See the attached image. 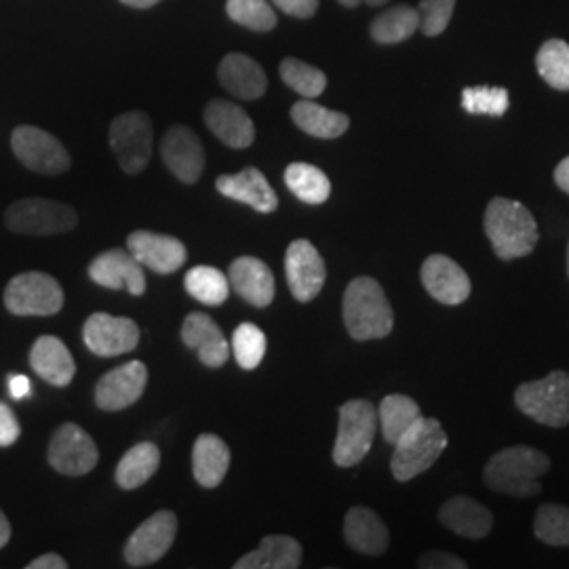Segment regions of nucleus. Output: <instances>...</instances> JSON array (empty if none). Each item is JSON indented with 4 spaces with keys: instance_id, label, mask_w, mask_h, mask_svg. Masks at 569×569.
<instances>
[{
    "instance_id": "37998d69",
    "label": "nucleus",
    "mask_w": 569,
    "mask_h": 569,
    "mask_svg": "<svg viewBox=\"0 0 569 569\" xmlns=\"http://www.w3.org/2000/svg\"><path fill=\"white\" fill-rule=\"evenodd\" d=\"M418 568L425 569H467V561L446 550H428L418 559Z\"/></svg>"
},
{
    "instance_id": "6e6552de",
    "label": "nucleus",
    "mask_w": 569,
    "mask_h": 569,
    "mask_svg": "<svg viewBox=\"0 0 569 569\" xmlns=\"http://www.w3.org/2000/svg\"><path fill=\"white\" fill-rule=\"evenodd\" d=\"M7 228L18 234H63L74 230L79 224V216L70 204L49 199H23L11 204L4 213Z\"/></svg>"
},
{
    "instance_id": "bb28decb",
    "label": "nucleus",
    "mask_w": 569,
    "mask_h": 569,
    "mask_svg": "<svg viewBox=\"0 0 569 569\" xmlns=\"http://www.w3.org/2000/svg\"><path fill=\"white\" fill-rule=\"evenodd\" d=\"M439 521L449 531L468 538V540L486 538L493 526L491 512L468 496L449 498L448 502L439 510Z\"/></svg>"
},
{
    "instance_id": "7ed1b4c3",
    "label": "nucleus",
    "mask_w": 569,
    "mask_h": 569,
    "mask_svg": "<svg viewBox=\"0 0 569 569\" xmlns=\"http://www.w3.org/2000/svg\"><path fill=\"white\" fill-rule=\"evenodd\" d=\"M549 456L540 449L517 446L491 456L483 468V481L489 489L515 498H531L542 491L540 477L549 472Z\"/></svg>"
},
{
    "instance_id": "a19ab883",
    "label": "nucleus",
    "mask_w": 569,
    "mask_h": 569,
    "mask_svg": "<svg viewBox=\"0 0 569 569\" xmlns=\"http://www.w3.org/2000/svg\"><path fill=\"white\" fill-rule=\"evenodd\" d=\"M462 108L468 114L502 117L509 110V91L502 87H467L462 91Z\"/></svg>"
},
{
    "instance_id": "de8ad7c7",
    "label": "nucleus",
    "mask_w": 569,
    "mask_h": 569,
    "mask_svg": "<svg viewBox=\"0 0 569 569\" xmlns=\"http://www.w3.org/2000/svg\"><path fill=\"white\" fill-rule=\"evenodd\" d=\"M30 390H32V385H30V380H28L26 376L16 373V376L9 378V392H11V397H13L16 401H21V399L30 397Z\"/></svg>"
},
{
    "instance_id": "a18cd8bd",
    "label": "nucleus",
    "mask_w": 569,
    "mask_h": 569,
    "mask_svg": "<svg viewBox=\"0 0 569 569\" xmlns=\"http://www.w3.org/2000/svg\"><path fill=\"white\" fill-rule=\"evenodd\" d=\"M283 13L298 18V20H308L317 13L319 0H272Z\"/></svg>"
},
{
    "instance_id": "79ce46f5",
    "label": "nucleus",
    "mask_w": 569,
    "mask_h": 569,
    "mask_svg": "<svg viewBox=\"0 0 569 569\" xmlns=\"http://www.w3.org/2000/svg\"><path fill=\"white\" fill-rule=\"evenodd\" d=\"M456 0H420V30L427 37H439L448 28Z\"/></svg>"
},
{
    "instance_id": "72a5a7b5",
    "label": "nucleus",
    "mask_w": 569,
    "mask_h": 569,
    "mask_svg": "<svg viewBox=\"0 0 569 569\" xmlns=\"http://www.w3.org/2000/svg\"><path fill=\"white\" fill-rule=\"evenodd\" d=\"M420 28V13L409 4H399L378 16L371 23V39L380 44L407 41Z\"/></svg>"
},
{
    "instance_id": "7c9ffc66",
    "label": "nucleus",
    "mask_w": 569,
    "mask_h": 569,
    "mask_svg": "<svg viewBox=\"0 0 569 569\" xmlns=\"http://www.w3.org/2000/svg\"><path fill=\"white\" fill-rule=\"evenodd\" d=\"M159 467H161V449L150 441H143L122 456L114 472V479L119 488L131 491L148 483Z\"/></svg>"
},
{
    "instance_id": "473e14b6",
    "label": "nucleus",
    "mask_w": 569,
    "mask_h": 569,
    "mask_svg": "<svg viewBox=\"0 0 569 569\" xmlns=\"http://www.w3.org/2000/svg\"><path fill=\"white\" fill-rule=\"evenodd\" d=\"M284 183L306 204H323L331 197L329 178L315 164H289L284 169Z\"/></svg>"
},
{
    "instance_id": "1a4fd4ad",
    "label": "nucleus",
    "mask_w": 569,
    "mask_h": 569,
    "mask_svg": "<svg viewBox=\"0 0 569 569\" xmlns=\"http://www.w3.org/2000/svg\"><path fill=\"white\" fill-rule=\"evenodd\" d=\"M4 306L18 317H51L63 308V289L51 274L21 272L7 284Z\"/></svg>"
},
{
    "instance_id": "58836bf2",
    "label": "nucleus",
    "mask_w": 569,
    "mask_h": 569,
    "mask_svg": "<svg viewBox=\"0 0 569 569\" xmlns=\"http://www.w3.org/2000/svg\"><path fill=\"white\" fill-rule=\"evenodd\" d=\"M228 18L253 32H268L277 26V13L268 0H228Z\"/></svg>"
},
{
    "instance_id": "ddd939ff",
    "label": "nucleus",
    "mask_w": 569,
    "mask_h": 569,
    "mask_svg": "<svg viewBox=\"0 0 569 569\" xmlns=\"http://www.w3.org/2000/svg\"><path fill=\"white\" fill-rule=\"evenodd\" d=\"M140 327L133 319L93 312L82 326L84 346L98 357H119L138 348Z\"/></svg>"
},
{
    "instance_id": "8fccbe9b",
    "label": "nucleus",
    "mask_w": 569,
    "mask_h": 569,
    "mask_svg": "<svg viewBox=\"0 0 569 569\" xmlns=\"http://www.w3.org/2000/svg\"><path fill=\"white\" fill-rule=\"evenodd\" d=\"M9 540H11V523H9V519L4 517V512L0 510V549H2L4 545H9Z\"/></svg>"
},
{
    "instance_id": "f704fd0d",
    "label": "nucleus",
    "mask_w": 569,
    "mask_h": 569,
    "mask_svg": "<svg viewBox=\"0 0 569 569\" xmlns=\"http://www.w3.org/2000/svg\"><path fill=\"white\" fill-rule=\"evenodd\" d=\"M186 291L204 306H222L230 296V281L222 270L213 266H194L188 270Z\"/></svg>"
},
{
    "instance_id": "ea45409f",
    "label": "nucleus",
    "mask_w": 569,
    "mask_h": 569,
    "mask_svg": "<svg viewBox=\"0 0 569 569\" xmlns=\"http://www.w3.org/2000/svg\"><path fill=\"white\" fill-rule=\"evenodd\" d=\"M232 352L237 363L251 371L262 363L266 355V333L253 323H241L232 333Z\"/></svg>"
},
{
    "instance_id": "e433bc0d",
    "label": "nucleus",
    "mask_w": 569,
    "mask_h": 569,
    "mask_svg": "<svg viewBox=\"0 0 569 569\" xmlns=\"http://www.w3.org/2000/svg\"><path fill=\"white\" fill-rule=\"evenodd\" d=\"M281 79L289 89L300 93L305 100L319 98L327 87V77L315 66L296 58L281 61Z\"/></svg>"
},
{
    "instance_id": "20e7f679",
    "label": "nucleus",
    "mask_w": 569,
    "mask_h": 569,
    "mask_svg": "<svg viewBox=\"0 0 569 569\" xmlns=\"http://www.w3.org/2000/svg\"><path fill=\"white\" fill-rule=\"evenodd\" d=\"M448 448V435L435 418H420L406 435L395 443L390 460L392 477L401 483L427 472Z\"/></svg>"
},
{
    "instance_id": "6ab92c4d",
    "label": "nucleus",
    "mask_w": 569,
    "mask_h": 569,
    "mask_svg": "<svg viewBox=\"0 0 569 569\" xmlns=\"http://www.w3.org/2000/svg\"><path fill=\"white\" fill-rule=\"evenodd\" d=\"M89 279L106 289H124L131 296H143L146 291L143 266L124 249L100 253L89 266Z\"/></svg>"
},
{
    "instance_id": "0eeeda50",
    "label": "nucleus",
    "mask_w": 569,
    "mask_h": 569,
    "mask_svg": "<svg viewBox=\"0 0 569 569\" xmlns=\"http://www.w3.org/2000/svg\"><path fill=\"white\" fill-rule=\"evenodd\" d=\"M110 148L121 164L122 171L129 176H138L152 159V121L146 112H124L110 122Z\"/></svg>"
},
{
    "instance_id": "3c124183",
    "label": "nucleus",
    "mask_w": 569,
    "mask_h": 569,
    "mask_svg": "<svg viewBox=\"0 0 569 569\" xmlns=\"http://www.w3.org/2000/svg\"><path fill=\"white\" fill-rule=\"evenodd\" d=\"M121 2L127 4V7H133V9H150V7H154L161 0H121Z\"/></svg>"
},
{
    "instance_id": "dca6fc26",
    "label": "nucleus",
    "mask_w": 569,
    "mask_h": 569,
    "mask_svg": "<svg viewBox=\"0 0 569 569\" xmlns=\"http://www.w3.org/2000/svg\"><path fill=\"white\" fill-rule=\"evenodd\" d=\"M420 279L428 296L435 298L439 305H465L472 291V284L462 266L443 253L428 256L420 270Z\"/></svg>"
},
{
    "instance_id": "2f4dec72",
    "label": "nucleus",
    "mask_w": 569,
    "mask_h": 569,
    "mask_svg": "<svg viewBox=\"0 0 569 569\" xmlns=\"http://www.w3.org/2000/svg\"><path fill=\"white\" fill-rule=\"evenodd\" d=\"M420 418L422 409L407 395H388L378 409L382 435L390 446H395Z\"/></svg>"
},
{
    "instance_id": "4be33fe9",
    "label": "nucleus",
    "mask_w": 569,
    "mask_h": 569,
    "mask_svg": "<svg viewBox=\"0 0 569 569\" xmlns=\"http://www.w3.org/2000/svg\"><path fill=\"white\" fill-rule=\"evenodd\" d=\"M228 281L247 305L266 308L274 300V274L260 258H237L228 270Z\"/></svg>"
},
{
    "instance_id": "4c0bfd02",
    "label": "nucleus",
    "mask_w": 569,
    "mask_h": 569,
    "mask_svg": "<svg viewBox=\"0 0 569 569\" xmlns=\"http://www.w3.org/2000/svg\"><path fill=\"white\" fill-rule=\"evenodd\" d=\"M533 533L550 547H569V507L542 505L533 519Z\"/></svg>"
},
{
    "instance_id": "b1692460",
    "label": "nucleus",
    "mask_w": 569,
    "mask_h": 569,
    "mask_svg": "<svg viewBox=\"0 0 569 569\" xmlns=\"http://www.w3.org/2000/svg\"><path fill=\"white\" fill-rule=\"evenodd\" d=\"M218 77L228 93L244 102L260 100L268 89L264 68L244 53H228L218 68Z\"/></svg>"
},
{
    "instance_id": "a211bd4d",
    "label": "nucleus",
    "mask_w": 569,
    "mask_h": 569,
    "mask_svg": "<svg viewBox=\"0 0 569 569\" xmlns=\"http://www.w3.org/2000/svg\"><path fill=\"white\" fill-rule=\"evenodd\" d=\"M127 251L140 264L150 268L152 272H159V274H173L176 270L182 268L188 258L186 244L180 239L150 232V230L131 232L127 237Z\"/></svg>"
},
{
    "instance_id": "c9c22d12",
    "label": "nucleus",
    "mask_w": 569,
    "mask_h": 569,
    "mask_svg": "<svg viewBox=\"0 0 569 569\" xmlns=\"http://www.w3.org/2000/svg\"><path fill=\"white\" fill-rule=\"evenodd\" d=\"M540 77L557 91H569V44L561 39L545 42L536 56Z\"/></svg>"
},
{
    "instance_id": "09e8293b",
    "label": "nucleus",
    "mask_w": 569,
    "mask_h": 569,
    "mask_svg": "<svg viewBox=\"0 0 569 569\" xmlns=\"http://www.w3.org/2000/svg\"><path fill=\"white\" fill-rule=\"evenodd\" d=\"M555 182L557 186L569 194V157H566L561 163L557 164V169H555Z\"/></svg>"
},
{
    "instance_id": "c03bdc74",
    "label": "nucleus",
    "mask_w": 569,
    "mask_h": 569,
    "mask_svg": "<svg viewBox=\"0 0 569 569\" xmlns=\"http://www.w3.org/2000/svg\"><path fill=\"white\" fill-rule=\"evenodd\" d=\"M20 420L13 409L0 401V448H11L20 439Z\"/></svg>"
},
{
    "instance_id": "c756f323",
    "label": "nucleus",
    "mask_w": 569,
    "mask_h": 569,
    "mask_svg": "<svg viewBox=\"0 0 569 569\" xmlns=\"http://www.w3.org/2000/svg\"><path fill=\"white\" fill-rule=\"evenodd\" d=\"M291 121L296 122V127H300L305 133L319 140H336L345 136L350 127V119L346 114L329 110L326 106H319L312 100L296 103L291 108Z\"/></svg>"
},
{
    "instance_id": "a878e982",
    "label": "nucleus",
    "mask_w": 569,
    "mask_h": 569,
    "mask_svg": "<svg viewBox=\"0 0 569 569\" xmlns=\"http://www.w3.org/2000/svg\"><path fill=\"white\" fill-rule=\"evenodd\" d=\"M30 366L53 387H68L77 373L72 352L56 336H41L34 342L30 350Z\"/></svg>"
},
{
    "instance_id": "412c9836",
    "label": "nucleus",
    "mask_w": 569,
    "mask_h": 569,
    "mask_svg": "<svg viewBox=\"0 0 569 569\" xmlns=\"http://www.w3.org/2000/svg\"><path fill=\"white\" fill-rule=\"evenodd\" d=\"M216 188L220 194L237 203L249 204L260 213H272L279 207L277 192L266 180L264 173L256 167H244L243 171L232 176H220L216 180Z\"/></svg>"
},
{
    "instance_id": "39448f33",
    "label": "nucleus",
    "mask_w": 569,
    "mask_h": 569,
    "mask_svg": "<svg viewBox=\"0 0 569 569\" xmlns=\"http://www.w3.org/2000/svg\"><path fill=\"white\" fill-rule=\"evenodd\" d=\"M515 406L538 425L563 428L569 425V373L550 371L547 378L526 382L515 390Z\"/></svg>"
},
{
    "instance_id": "603ef678",
    "label": "nucleus",
    "mask_w": 569,
    "mask_h": 569,
    "mask_svg": "<svg viewBox=\"0 0 569 569\" xmlns=\"http://www.w3.org/2000/svg\"><path fill=\"white\" fill-rule=\"evenodd\" d=\"M363 0H340V4H345V7H348V9H355L357 4H361Z\"/></svg>"
},
{
    "instance_id": "423d86ee",
    "label": "nucleus",
    "mask_w": 569,
    "mask_h": 569,
    "mask_svg": "<svg viewBox=\"0 0 569 569\" xmlns=\"http://www.w3.org/2000/svg\"><path fill=\"white\" fill-rule=\"evenodd\" d=\"M378 430V409L366 399H352L340 407V425L333 446V462L338 467H357L373 446Z\"/></svg>"
},
{
    "instance_id": "5701e85b",
    "label": "nucleus",
    "mask_w": 569,
    "mask_h": 569,
    "mask_svg": "<svg viewBox=\"0 0 569 569\" xmlns=\"http://www.w3.org/2000/svg\"><path fill=\"white\" fill-rule=\"evenodd\" d=\"M182 340L188 348L197 350L203 366L218 369L228 361V340L218 323L204 312H192L186 317Z\"/></svg>"
},
{
    "instance_id": "c85d7f7f",
    "label": "nucleus",
    "mask_w": 569,
    "mask_h": 569,
    "mask_svg": "<svg viewBox=\"0 0 569 569\" xmlns=\"http://www.w3.org/2000/svg\"><path fill=\"white\" fill-rule=\"evenodd\" d=\"M302 545L291 536H266L260 547L241 557L234 569H298Z\"/></svg>"
},
{
    "instance_id": "cd10ccee",
    "label": "nucleus",
    "mask_w": 569,
    "mask_h": 569,
    "mask_svg": "<svg viewBox=\"0 0 569 569\" xmlns=\"http://www.w3.org/2000/svg\"><path fill=\"white\" fill-rule=\"evenodd\" d=\"M230 468V448L218 435H201L192 448V475L199 486L218 488Z\"/></svg>"
},
{
    "instance_id": "f257e3e1",
    "label": "nucleus",
    "mask_w": 569,
    "mask_h": 569,
    "mask_svg": "<svg viewBox=\"0 0 569 569\" xmlns=\"http://www.w3.org/2000/svg\"><path fill=\"white\" fill-rule=\"evenodd\" d=\"M345 326L352 340H382L395 327V312L382 284L371 277L352 279L342 302Z\"/></svg>"
},
{
    "instance_id": "5fc2aeb1",
    "label": "nucleus",
    "mask_w": 569,
    "mask_h": 569,
    "mask_svg": "<svg viewBox=\"0 0 569 569\" xmlns=\"http://www.w3.org/2000/svg\"><path fill=\"white\" fill-rule=\"evenodd\" d=\"M568 274H569V243H568Z\"/></svg>"
},
{
    "instance_id": "49530a36",
    "label": "nucleus",
    "mask_w": 569,
    "mask_h": 569,
    "mask_svg": "<svg viewBox=\"0 0 569 569\" xmlns=\"http://www.w3.org/2000/svg\"><path fill=\"white\" fill-rule=\"evenodd\" d=\"M68 568V563L63 561V557L60 555H56V552H47V555H41V557H37L34 561H30L28 563V569H66Z\"/></svg>"
},
{
    "instance_id": "f3484780",
    "label": "nucleus",
    "mask_w": 569,
    "mask_h": 569,
    "mask_svg": "<svg viewBox=\"0 0 569 569\" xmlns=\"http://www.w3.org/2000/svg\"><path fill=\"white\" fill-rule=\"evenodd\" d=\"M148 385V367L142 361H129L103 373L96 387V403L103 411H121L140 397Z\"/></svg>"
},
{
    "instance_id": "9b49d317",
    "label": "nucleus",
    "mask_w": 569,
    "mask_h": 569,
    "mask_svg": "<svg viewBox=\"0 0 569 569\" xmlns=\"http://www.w3.org/2000/svg\"><path fill=\"white\" fill-rule=\"evenodd\" d=\"M178 536V517L171 510H159L148 517L136 529L124 545V561L131 568H146L161 561L167 550L171 549Z\"/></svg>"
},
{
    "instance_id": "9d476101",
    "label": "nucleus",
    "mask_w": 569,
    "mask_h": 569,
    "mask_svg": "<svg viewBox=\"0 0 569 569\" xmlns=\"http://www.w3.org/2000/svg\"><path fill=\"white\" fill-rule=\"evenodd\" d=\"M11 148L23 167L42 176H60L70 169V154L49 131L21 124L11 136Z\"/></svg>"
},
{
    "instance_id": "f8f14e48",
    "label": "nucleus",
    "mask_w": 569,
    "mask_h": 569,
    "mask_svg": "<svg viewBox=\"0 0 569 569\" xmlns=\"http://www.w3.org/2000/svg\"><path fill=\"white\" fill-rule=\"evenodd\" d=\"M49 465L66 477H82L98 467L100 451L96 441L79 425H63L51 437Z\"/></svg>"
},
{
    "instance_id": "aec40b11",
    "label": "nucleus",
    "mask_w": 569,
    "mask_h": 569,
    "mask_svg": "<svg viewBox=\"0 0 569 569\" xmlns=\"http://www.w3.org/2000/svg\"><path fill=\"white\" fill-rule=\"evenodd\" d=\"M204 124L228 148L243 150L256 140V127L241 106L211 100L204 106Z\"/></svg>"
},
{
    "instance_id": "393cba45",
    "label": "nucleus",
    "mask_w": 569,
    "mask_h": 569,
    "mask_svg": "<svg viewBox=\"0 0 569 569\" xmlns=\"http://www.w3.org/2000/svg\"><path fill=\"white\" fill-rule=\"evenodd\" d=\"M345 538L350 549L369 557L385 555L390 545L385 521L367 507H352L346 512Z\"/></svg>"
},
{
    "instance_id": "2eb2a0df",
    "label": "nucleus",
    "mask_w": 569,
    "mask_h": 569,
    "mask_svg": "<svg viewBox=\"0 0 569 569\" xmlns=\"http://www.w3.org/2000/svg\"><path fill=\"white\" fill-rule=\"evenodd\" d=\"M161 157L167 169L183 183H197L204 169V148L199 136L186 124H176L164 133Z\"/></svg>"
},
{
    "instance_id": "f03ea898",
    "label": "nucleus",
    "mask_w": 569,
    "mask_h": 569,
    "mask_svg": "<svg viewBox=\"0 0 569 569\" xmlns=\"http://www.w3.org/2000/svg\"><path fill=\"white\" fill-rule=\"evenodd\" d=\"M483 228L493 253L500 260H517L529 256L538 244V224L528 207L505 197L491 199L486 209Z\"/></svg>"
},
{
    "instance_id": "4468645a",
    "label": "nucleus",
    "mask_w": 569,
    "mask_h": 569,
    "mask_svg": "<svg viewBox=\"0 0 569 569\" xmlns=\"http://www.w3.org/2000/svg\"><path fill=\"white\" fill-rule=\"evenodd\" d=\"M284 274L289 291L298 302H312L327 279V268L319 249L306 239H298L287 247Z\"/></svg>"
},
{
    "instance_id": "864d4df0",
    "label": "nucleus",
    "mask_w": 569,
    "mask_h": 569,
    "mask_svg": "<svg viewBox=\"0 0 569 569\" xmlns=\"http://www.w3.org/2000/svg\"><path fill=\"white\" fill-rule=\"evenodd\" d=\"M366 2L369 7H380V4H385L388 0H366Z\"/></svg>"
}]
</instances>
